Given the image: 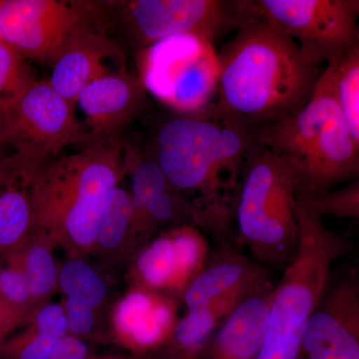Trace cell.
Here are the masks:
<instances>
[{
    "label": "cell",
    "instance_id": "cell-12",
    "mask_svg": "<svg viewBox=\"0 0 359 359\" xmlns=\"http://www.w3.org/2000/svg\"><path fill=\"white\" fill-rule=\"evenodd\" d=\"M306 359H359V292L355 278L327 290L302 339Z\"/></svg>",
    "mask_w": 359,
    "mask_h": 359
},
{
    "label": "cell",
    "instance_id": "cell-8",
    "mask_svg": "<svg viewBox=\"0 0 359 359\" xmlns=\"http://www.w3.org/2000/svg\"><path fill=\"white\" fill-rule=\"evenodd\" d=\"M107 2L1 0L0 39L23 57L53 65L84 33L109 28Z\"/></svg>",
    "mask_w": 359,
    "mask_h": 359
},
{
    "label": "cell",
    "instance_id": "cell-1",
    "mask_svg": "<svg viewBox=\"0 0 359 359\" xmlns=\"http://www.w3.org/2000/svg\"><path fill=\"white\" fill-rule=\"evenodd\" d=\"M219 50V78L210 109L257 133L304 107L325 67L304 57L280 26L250 11Z\"/></svg>",
    "mask_w": 359,
    "mask_h": 359
},
{
    "label": "cell",
    "instance_id": "cell-19",
    "mask_svg": "<svg viewBox=\"0 0 359 359\" xmlns=\"http://www.w3.org/2000/svg\"><path fill=\"white\" fill-rule=\"evenodd\" d=\"M68 330L62 306L47 304L35 314L29 330L15 339L0 342V359H47Z\"/></svg>",
    "mask_w": 359,
    "mask_h": 359
},
{
    "label": "cell",
    "instance_id": "cell-6",
    "mask_svg": "<svg viewBox=\"0 0 359 359\" xmlns=\"http://www.w3.org/2000/svg\"><path fill=\"white\" fill-rule=\"evenodd\" d=\"M299 188L289 167L257 144L245 165L233 216L238 237L263 263L287 266L299 242Z\"/></svg>",
    "mask_w": 359,
    "mask_h": 359
},
{
    "label": "cell",
    "instance_id": "cell-29",
    "mask_svg": "<svg viewBox=\"0 0 359 359\" xmlns=\"http://www.w3.org/2000/svg\"><path fill=\"white\" fill-rule=\"evenodd\" d=\"M306 199L323 218L337 217L359 219V179L341 188Z\"/></svg>",
    "mask_w": 359,
    "mask_h": 359
},
{
    "label": "cell",
    "instance_id": "cell-18",
    "mask_svg": "<svg viewBox=\"0 0 359 359\" xmlns=\"http://www.w3.org/2000/svg\"><path fill=\"white\" fill-rule=\"evenodd\" d=\"M266 280V273L259 266L231 254L194 278L185 290L184 302L188 309L200 308L236 290L264 285Z\"/></svg>",
    "mask_w": 359,
    "mask_h": 359
},
{
    "label": "cell",
    "instance_id": "cell-30",
    "mask_svg": "<svg viewBox=\"0 0 359 359\" xmlns=\"http://www.w3.org/2000/svg\"><path fill=\"white\" fill-rule=\"evenodd\" d=\"M65 314L68 325L77 334H87L91 332L95 323V309L67 299L65 304Z\"/></svg>",
    "mask_w": 359,
    "mask_h": 359
},
{
    "label": "cell",
    "instance_id": "cell-32",
    "mask_svg": "<svg viewBox=\"0 0 359 359\" xmlns=\"http://www.w3.org/2000/svg\"><path fill=\"white\" fill-rule=\"evenodd\" d=\"M11 330H13V327L9 325L8 321L0 316V342L4 340V337Z\"/></svg>",
    "mask_w": 359,
    "mask_h": 359
},
{
    "label": "cell",
    "instance_id": "cell-22",
    "mask_svg": "<svg viewBox=\"0 0 359 359\" xmlns=\"http://www.w3.org/2000/svg\"><path fill=\"white\" fill-rule=\"evenodd\" d=\"M340 110L359 152V46L330 61Z\"/></svg>",
    "mask_w": 359,
    "mask_h": 359
},
{
    "label": "cell",
    "instance_id": "cell-3",
    "mask_svg": "<svg viewBox=\"0 0 359 359\" xmlns=\"http://www.w3.org/2000/svg\"><path fill=\"white\" fill-rule=\"evenodd\" d=\"M126 159L120 138H114L22 168L33 228L66 238L82 249L96 244L106 205Z\"/></svg>",
    "mask_w": 359,
    "mask_h": 359
},
{
    "label": "cell",
    "instance_id": "cell-36",
    "mask_svg": "<svg viewBox=\"0 0 359 359\" xmlns=\"http://www.w3.org/2000/svg\"><path fill=\"white\" fill-rule=\"evenodd\" d=\"M0 4H1V0H0Z\"/></svg>",
    "mask_w": 359,
    "mask_h": 359
},
{
    "label": "cell",
    "instance_id": "cell-27",
    "mask_svg": "<svg viewBox=\"0 0 359 359\" xmlns=\"http://www.w3.org/2000/svg\"><path fill=\"white\" fill-rule=\"evenodd\" d=\"M133 217L131 195L116 187L104 211L98 240L102 247L113 249L122 242Z\"/></svg>",
    "mask_w": 359,
    "mask_h": 359
},
{
    "label": "cell",
    "instance_id": "cell-35",
    "mask_svg": "<svg viewBox=\"0 0 359 359\" xmlns=\"http://www.w3.org/2000/svg\"><path fill=\"white\" fill-rule=\"evenodd\" d=\"M355 283H356V285H358V292H359V275H358V278H355Z\"/></svg>",
    "mask_w": 359,
    "mask_h": 359
},
{
    "label": "cell",
    "instance_id": "cell-7",
    "mask_svg": "<svg viewBox=\"0 0 359 359\" xmlns=\"http://www.w3.org/2000/svg\"><path fill=\"white\" fill-rule=\"evenodd\" d=\"M144 88L179 115H198L212 107L219 78L214 42L186 34L170 37L137 53Z\"/></svg>",
    "mask_w": 359,
    "mask_h": 359
},
{
    "label": "cell",
    "instance_id": "cell-23",
    "mask_svg": "<svg viewBox=\"0 0 359 359\" xmlns=\"http://www.w3.org/2000/svg\"><path fill=\"white\" fill-rule=\"evenodd\" d=\"M15 248L27 280L32 302L50 294L57 282V271L50 250L39 238L23 242Z\"/></svg>",
    "mask_w": 359,
    "mask_h": 359
},
{
    "label": "cell",
    "instance_id": "cell-11",
    "mask_svg": "<svg viewBox=\"0 0 359 359\" xmlns=\"http://www.w3.org/2000/svg\"><path fill=\"white\" fill-rule=\"evenodd\" d=\"M252 6L287 32L314 65L325 67L358 46L353 0H252Z\"/></svg>",
    "mask_w": 359,
    "mask_h": 359
},
{
    "label": "cell",
    "instance_id": "cell-13",
    "mask_svg": "<svg viewBox=\"0 0 359 359\" xmlns=\"http://www.w3.org/2000/svg\"><path fill=\"white\" fill-rule=\"evenodd\" d=\"M146 89L126 70L112 73L82 90L76 104L86 117V144L119 138L123 129L143 109Z\"/></svg>",
    "mask_w": 359,
    "mask_h": 359
},
{
    "label": "cell",
    "instance_id": "cell-33",
    "mask_svg": "<svg viewBox=\"0 0 359 359\" xmlns=\"http://www.w3.org/2000/svg\"><path fill=\"white\" fill-rule=\"evenodd\" d=\"M353 6L355 7L356 15H358V26H356V40L359 46V0H353Z\"/></svg>",
    "mask_w": 359,
    "mask_h": 359
},
{
    "label": "cell",
    "instance_id": "cell-2",
    "mask_svg": "<svg viewBox=\"0 0 359 359\" xmlns=\"http://www.w3.org/2000/svg\"><path fill=\"white\" fill-rule=\"evenodd\" d=\"M252 130L212 109L167 120L152 155L175 190L198 196L214 230L226 231L248 160L257 146Z\"/></svg>",
    "mask_w": 359,
    "mask_h": 359
},
{
    "label": "cell",
    "instance_id": "cell-21",
    "mask_svg": "<svg viewBox=\"0 0 359 359\" xmlns=\"http://www.w3.org/2000/svg\"><path fill=\"white\" fill-rule=\"evenodd\" d=\"M33 228L29 191L8 182L0 191V255L20 247Z\"/></svg>",
    "mask_w": 359,
    "mask_h": 359
},
{
    "label": "cell",
    "instance_id": "cell-4",
    "mask_svg": "<svg viewBox=\"0 0 359 359\" xmlns=\"http://www.w3.org/2000/svg\"><path fill=\"white\" fill-rule=\"evenodd\" d=\"M256 135L259 145L289 167L304 197L359 179V152L340 110L330 63L304 107Z\"/></svg>",
    "mask_w": 359,
    "mask_h": 359
},
{
    "label": "cell",
    "instance_id": "cell-24",
    "mask_svg": "<svg viewBox=\"0 0 359 359\" xmlns=\"http://www.w3.org/2000/svg\"><path fill=\"white\" fill-rule=\"evenodd\" d=\"M9 252L8 263L0 268V309L14 327L27 316L33 302L18 252Z\"/></svg>",
    "mask_w": 359,
    "mask_h": 359
},
{
    "label": "cell",
    "instance_id": "cell-28",
    "mask_svg": "<svg viewBox=\"0 0 359 359\" xmlns=\"http://www.w3.org/2000/svg\"><path fill=\"white\" fill-rule=\"evenodd\" d=\"M25 57L0 39V107L34 81Z\"/></svg>",
    "mask_w": 359,
    "mask_h": 359
},
{
    "label": "cell",
    "instance_id": "cell-16",
    "mask_svg": "<svg viewBox=\"0 0 359 359\" xmlns=\"http://www.w3.org/2000/svg\"><path fill=\"white\" fill-rule=\"evenodd\" d=\"M114 323L123 339L137 348L159 346L174 332V304L160 295L146 292H130L118 304Z\"/></svg>",
    "mask_w": 359,
    "mask_h": 359
},
{
    "label": "cell",
    "instance_id": "cell-17",
    "mask_svg": "<svg viewBox=\"0 0 359 359\" xmlns=\"http://www.w3.org/2000/svg\"><path fill=\"white\" fill-rule=\"evenodd\" d=\"M271 292L259 290L231 311L215 339L214 359L257 358L266 337Z\"/></svg>",
    "mask_w": 359,
    "mask_h": 359
},
{
    "label": "cell",
    "instance_id": "cell-20",
    "mask_svg": "<svg viewBox=\"0 0 359 359\" xmlns=\"http://www.w3.org/2000/svg\"><path fill=\"white\" fill-rule=\"evenodd\" d=\"M266 289L264 285H250L224 295L204 306L188 309L183 320L177 323L174 337L180 348L188 353L199 351L212 332L228 318L238 304L250 295Z\"/></svg>",
    "mask_w": 359,
    "mask_h": 359
},
{
    "label": "cell",
    "instance_id": "cell-25",
    "mask_svg": "<svg viewBox=\"0 0 359 359\" xmlns=\"http://www.w3.org/2000/svg\"><path fill=\"white\" fill-rule=\"evenodd\" d=\"M61 290L67 299L96 309L107 294V287L101 276L89 264L73 259L65 264L59 276Z\"/></svg>",
    "mask_w": 359,
    "mask_h": 359
},
{
    "label": "cell",
    "instance_id": "cell-14",
    "mask_svg": "<svg viewBox=\"0 0 359 359\" xmlns=\"http://www.w3.org/2000/svg\"><path fill=\"white\" fill-rule=\"evenodd\" d=\"M209 252L205 238L190 226L158 238L139 257V273L151 289L187 290L201 271Z\"/></svg>",
    "mask_w": 359,
    "mask_h": 359
},
{
    "label": "cell",
    "instance_id": "cell-31",
    "mask_svg": "<svg viewBox=\"0 0 359 359\" xmlns=\"http://www.w3.org/2000/svg\"><path fill=\"white\" fill-rule=\"evenodd\" d=\"M47 359H88V348L76 337L66 335L55 344Z\"/></svg>",
    "mask_w": 359,
    "mask_h": 359
},
{
    "label": "cell",
    "instance_id": "cell-15",
    "mask_svg": "<svg viewBox=\"0 0 359 359\" xmlns=\"http://www.w3.org/2000/svg\"><path fill=\"white\" fill-rule=\"evenodd\" d=\"M108 29L79 35L66 46L52 65L49 84L71 104L85 87L104 76L126 70L119 43L111 39Z\"/></svg>",
    "mask_w": 359,
    "mask_h": 359
},
{
    "label": "cell",
    "instance_id": "cell-9",
    "mask_svg": "<svg viewBox=\"0 0 359 359\" xmlns=\"http://www.w3.org/2000/svg\"><path fill=\"white\" fill-rule=\"evenodd\" d=\"M74 105L48 81H34L0 107V145L15 148V164L33 166L86 141Z\"/></svg>",
    "mask_w": 359,
    "mask_h": 359
},
{
    "label": "cell",
    "instance_id": "cell-5",
    "mask_svg": "<svg viewBox=\"0 0 359 359\" xmlns=\"http://www.w3.org/2000/svg\"><path fill=\"white\" fill-rule=\"evenodd\" d=\"M299 247L271 292L266 337L256 359H297L304 328L327 292L332 266L351 248L304 196H299Z\"/></svg>",
    "mask_w": 359,
    "mask_h": 359
},
{
    "label": "cell",
    "instance_id": "cell-26",
    "mask_svg": "<svg viewBox=\"0 0 359 359\" xmlns=\"http://www.w3.org/2000/svg\"><path fill=\"white\" fill-rule=\"evenodd\" d=\"M171 187L153 155L139 160L132 174V223L136 219V224H140L144 212L151 201Z\"/></svg>",
    "mask_w": 359,
    "mask_h": 359
},
{
    "label": "cell",
    "instance_id": "cell-34",
    "mask_svg": "<svg viewBox=\"0 0 359 359\" xmlns=\"http://www.w3.org/2000/svg\"><path fill=\"white\" fill-rule=\"evenodd\" d=\"M0 316H2V318H4V320H6L7 321H8L9 325H11V327H13V328L14 327L13 325V323H11V320H9L8 318H6V314L4 313V311H2L1 309H0Z\"/></svg>",
    "mask_w": 359,
    "mask_h": 359
},
{
    "label": "cell",
    "instance_id": "cell-10",
    "mask_svg": "<svg viewBox=\"0 0 359 359\" xmlns=\"http://www.w3.org/2000/svg\"><path fill=\"white\" fill-rule=\"evenodd\" d=\"M109 21L119 20L140 49L161 40L194 34L216 41L242 25L250 0L107 1Z\"/></svg>",
    "mask_w": 359,
    "mask_h": 359
}]
</instances>
